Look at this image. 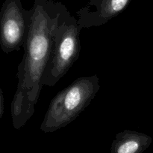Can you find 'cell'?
I'll list each match as a JSON object with an SVG mask.
<instances>
[{
	"label": "cell",
	"mask_w": 153,
	"mask_h": 153,
	"mask_svg": "<svg viewBox=\"0 0 153 153\" xmlns=\"http://www.w3.org/2000/svg\"><path fill=\"white\" fill-rule=\"evenodd\" d=\"M78 20L67 13L60 24L46 67L41 79L43 86H54L71 68L80 55V32Z\"/></svg>",
	"instance_id": "3"
},
{
	"label": "cell",
	"mask_w": 153,
	"mask_h": 153,
	"mask_svg": "<svg viewBox=\"0 0 153 153\" xmlns=\"http://www.w3.org/2000/svg\"><path fill=\"white\" fill-rule=\"evenodd\" d=\"M152 142V137L146 134L124 130L117 134L111 143V153H143Z\"/></svg>",
	"instance_id": "5"
},
{
	"label": "cell",
	"mask_w": 153,
	"mask_h": 153,
	"mask_svg": "<svg viewBox=\"0 0 153 153\" xmlns=\"http://www.w3.org/2000/svg\"><path fill=\"white\" fill-rule=\"evenodd\" d=\"M33 10H23L19 0H6L0 13V43L5 52L24 46Z\"/></svg>",
	"instance_id": "4"
},
{
	"label": "cell",
	"mask_w": 153,
	"mask_h": 153,
	"mask_svg": "<svg viewBox=\"0 0 153 153\" xmlns=\"http://www.w3.org/2000/svg\"><path fill=\"white\" fill-rule=\"evenodd\" d=\"M2 113H3V99H2V95H1V91H0V118H1Z\"/></svg>",
	"instance_id": "6"
},
{
	"label": "cell",
	"mask_w": 153,
	"mask_h": 153,
	"mask_svg": "<svg viewBox=\"0 0 153 153\" xmlns=\"http://www.w3.org/2000/svg\"><path fill=\"white\" fill-rule=\"evenodd\" d=\"M100 89L97 75L76 79L51 100L40 130L44 133H52L68 125L88 106Z\"/></svg>",
	"instance_id": "2"
},
{
	"label": "cell",
	"mask_w": 153,
	"mask_h": 153,
	"mask_svg": "<svg viewBox=\"0 0 153 153\" xmlns=\"http://www.w3.org/2000/svg\"><path fill=\"white\" fill-rule=\"evenodd\" d=\"M24 55L17 72V89L11 105L13 124L19 129L35 112L57 30L68 12L37 2L33 9Z\"/></svg>",
	"instance_id": "1"
}]
</instances>
